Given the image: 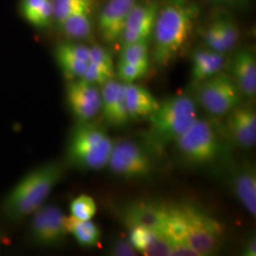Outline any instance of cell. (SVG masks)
<instances>
[{
  "mask_svg": "<svg viewBox=\"0 0 256 256\" xmlns=\"http://www.w3.org/2000/svg\"><path fill=\"white\" fill-rule=\"evenodd\" d=\"M64 176V167L50 162L28 172L8 194L2 203L4 216L12 222L25 220L43 206Z\"/></svg>",
  "mask_w": 256,
  "mask_h": 256,
  "instance_id": "obj_3",
  "label": "cell"
},
{
  "mask_svg": "<svg viewBox=\"0 0 256 256\" xmlns=\"http://www.w3.org/2000/svg\"><path fill=\"white\" fill-rule=\"evenodd\" d=\"M22 14L34 27H48L54 19L52 0H23Z\"/></svg>",
  "mask_w": 256,
  "mask_h": 256,
  "instance_id": "obj_23",
  "label": "cell"
},
{
  "mask_svg": "<svg viewBox=\"0 0 256 256\" xmlns=\"http://www.w3.org/2000/svg\"><path fill=\"white\" fill-rule=\"evenodd\" d=\"M203 38H204V41L208 46V48L220 52V54H224L227 52L226 48L224 46V43L221 39V36H220V32H218L216 21L212 22L210 26L205 30Z\"/></svg>",
  "mask_w": 256,
  "mask_h": 256,
  "instance_id": "obj_31",
  "label": "cell"
},
{
  "mask_svg": "<svg viewBox=\"0 0 256 256\" xmlns=\"http://www.w3.org/2000/svg\"><path fill=\"white\" fill-rule=\"evenodd\" d=\"M66 229L82 247H95L101 240V230L92 220H81L72 216L66 218Z\"/></svg>",
  "mask_w": 256,
  "mask_h": 256,
  "instance_id": "obj_22",
  "label": "cell"
},
{
  "mask_svg": "<svg viewBox=\"0 0 256 256\" xmlns=\"http://www.w3.org/2000/svg\"><path fill=\"white\" fill-rule=\"evenodd\" d=\"M129 230V241L132 246L135 248L138 252L144 254L150 243L152 242L153 238L158 232V230L148 229L144 227H131Z\"/></svg>",
  "mask_w": 256,
  "mask_h": 256,
  "instance_id": "obj_27",
  "label": "cell"
},
{
  "mask_svg": "<svg viewBox=\"0 0 256 256\" xmlns=\"http://www.w3.org/2000/svg\"><path fill=\"white\" fill-rule=\"evenodd\" d=\"M72 216L81 220H92L97 212V205L92 196L81 194L70 203Z\"/></svg>",
  "mask_w": 256,
  "mask_h": 256,
  "instance_id": "obj_25",
  "label": "cell"
},
{
  "mask_svg": "<svg viewBox=\"0 0 256 256\" xmlns=\"http://www.w3.org/2000/svg\"><path fill=\"white\" fill-rule=\"evenodd\" d=\"M214 3H220V4H228V5H238L244 3L246 0H209Z\"/></svg>",
  "mask_w": 256,
  "mask_h": 256,
  "instance_id": "obj_36",
  "label": "cell"
},
{
  "mask_svg": "<svg viewBox=\"0 0 256 256\" xmlns=\"http://www.w3.org/2000/svg\"><path fill=\"white\" fill-rule=\"evenodd\" d=\"M126 82L111 79L101 86V111L112 126H124L130 120L126 102Z\"/></svg>",
  "mask_w": 256,
  "mask_h": 256,
  "instance_id": "obj_15",
  "label": "cell"
},
{
  "mask_svg": "<svg viewBox=\"0 0 256 256\" xmlns=\"http://www.w3.org/2000/svg\"><path fill=\"white\" fill-rule=\"evenodd\" d=\"M147 119L146 146L151 152L160 153L196 122V106L186 95L171 96L160 102L158 108Z\"/></svg>",
  "mask_w": 256,
  "mask_h": 256,
  "instance_id": "obj_4",
  "label": "cell"
},
{
  "mask_svg": "<svg viewBox=\"0 0 256 256\" xmlns=\"http://www.w3.org/2000/svg\"><path fill=\"white\" fill-rule=\"evenodd\" d=\"M126 102L130 119L148 118L160 104L153 94L144 86L126 82Z\"/></svg>",
  "mask_w": 256,
  "mask_h": 256,
  "instance_id": "obj_19",
  "label": "cell"
},
{
  "mask_svg": "<svg viewBox=\"0 0 256 256\" xmlns=\"http://www.w3.org/2000/svg\"><path fill=\"white\" fill-rule=\"evenodd\" d=\"M224 54L210 48H198L192 54V77L196 82H202L220 72L225 63Z\"/></svg>",
  "mask_w": 256,
  "mask_h": 256,
  "instance_id": "obj_20",
  "label": "cell"
},
{
  "mask_svg": "<svg viewBox=\"0 0 256 256\" xmlns=\"http://www.w3.org/2000/svg\"><path fill=\"white\" fill-rule=\"evenodd\" d=\"M136 0H108L102 10L98 27L102 38L106 43L120 40L130 12Z\"/></svg>",
  "mask_w": 256,
  "mask_h": 256,
  "instance_id": "obj_14",
  "label": "cell"
},
{
  "mask_svg": "<svg viewBox=\"0 0 256 256\" xmlns=\"http://www.w3.org/2000/svg\"><path fill=\"white\" fill-rule=\"evenodd\" d=\"M200 10L191 0H168L158 9L153 30L156 63L165 66L180 52L192 36Z\"/></svg>",
  "mask_w": 256,
  "mask_h": 256,
  "instance_id": "obj_2",
  "label": "cell"
},
{
  "mask_svg": "<svg viewBox=\"0 0 256 256\" xmlns=\"http://www.w3.org/2000/svg\"><path fill=\"white\" fill-rule=\"evenodd\" d=\"M110 256H136L138 252L132 246L129 240L126 239H116L110 244L108 250Z\"/></svg>",
  "mask_w": 256,
  "mask_h": 256,
  "instance_id": "obj_32",
  "label": "cell"
},
{
  "mask_svg": "<svg viewBox=\"0 0 256 256\" xmlns=\"http://www.w3.org/2000/svg\"><path fill=\"white\" fill-rule=\"evenodd\" d=\"M113 144L104 128L92 122H78L68 138L66 160L80 170H101L108 164Z\"/></svg>",
  "mask_w": 256,
  "mask_h": 256,
  "instance_id": "obj_5",
  "label": "cell"
},
{
  "mask_svg": "<svg viewBox=\"0 0 256 256\" xmlns=\"http://www.w3.org/2000/svg\"><path fill=\"white\" fill-rule=\"evenodd\" d=\"M55 59L68 79H82L90 63V48L74 42L61 43L55 48Z\"/></svg>",
  "mask_w": 256,
  "mask_h": 256,
  "instance_id": "obj_16",
  "label": "cell"
},
{
  "mask_svg": "<svg viewBox=\"0 0 256 256\" xmlns=\"http://www.w3.org/2000/svg\"><path fill=\"white\" fill-rule=\"evenodd\" d=\"M115 75V70L110 68L104 64L90 61L86 72L82 79L92 84L102 86L111 79H114Z\"/></svg>",
  "mask_w": 256,
  "mask_h": 256,
  "instance_id": "obj_29",
  "label": "cell"
},
{
  "mask_svg": "<svg viewBox=\"0 0 256 256\" xmlns=\"http://www.w3.org/2000/svg\"><path fill=\"white\" fill-rule=\"evenodd\" d=\"M120 61L149 68L148 41H140L122 46Z\"/></svg>",
  "mask_w": 256,
  "mask_h": 256,
  "instance_id": "obj_24",
  "label": "cell"
},
{
  "mask_svg": "<svg viewBox=\"0 0 256 256\" xmlns=\"http://www.w3.org/2000/svg\"><path fill=\"white\" fill-rule=\"evenodd\" d=\"M226 129L236 146L248 149L256 146V113L254 108L238 104L228 113Z\"/></svg>",
  "mask_w": 256,
  "mask_h": 256,
  "instance_id": "obj_13",
  "label": "cell"
},
{
  "mask_svg": "<svg viewBox=\"0 0 256 256\" xmlns=\"http://www.w3.org/2000/svg\"><path fill=\"white\" fill-rule=\"evenodd\" d=\"M148 70L149 68L146 66L119 61L117 66V74L122 82H134L138 79H142L147 74Z\"/></svg>",
  "mask_w": 256,
  "mask_h": 256,
  "instance_id": "obj_30",
  "label": "cell"
},
{
  "mask_svg": "<svg viewBox=\"0 0 256 256\" xmlns=\"http://www.w3.org/2000/svg\"><path fill=\"white\" fill-rule=\"evenodd\" d=\"M90 62L98 63V64H104L110 68L115 70V66L113 62V58L104 48L95 45L90 48Z\"/></svg>",
  "mask_w": 256,
  "mask_h": 256,
  "instance_id": "obj_33",
  "label": "cell"
},
{
  "mask_svg": "<svg viewBox=\"0 0 256 256\" xmlns=\"http://www.w3.org/2000/svg\"><path fill=\"white\" fill-rule=\"evenodd\" d=\"M232 192L242 206L254 216L256 214V172L250 164L238 166L232 174Z\"/></svg>",
  "mask_w": 256,
  "mask_h": 256,
  "instance_id": "obj_18",
  "label": "cell"
},
{
  "mask_svg": "<svg viewBox=\"0 0 256 256\" xmlns=\"http://www.w3.org/2000/svg\"><path fill=\"white\" fill-rule=\"evenodd\" d=\"M164 234L182 241L200 256H214L222 245L225 229L220 220L188 202L166 203Z\"/></svg>",
  "mask_w": 256,
  "mask_h": 256,
  "instance_id": "obj_1",
  "label": "cell"
},
{
  "mask_svg": "<svg viewBox=\"0 0 256 256\" xmlns=\"http://www.w3.org/2000/svg\"><path fill=\"white\" fill-rule=\"evenodd\" d=\"M176 144L184 158L196 165L214 162L221 151L220 138L205 120H196Z\"/></svg>",
  "mask_w": 256,
  "mask_h": 256,
  "instance_id": "obj_6",
  "label": "cell"
},
{
  "mask_svg": "<svg viewBox=\"0 0 256 256\" xmlns=\"http://www.w3.org/2000/svg\"><path fill=\"white\" fill-rule=\"evenodd\" d=\"M92 7L88 4L75 10L60 25L63 32L74 40H84L90 36L92 32Z\"/></svg>",
  "mask_w": 256,
  "mask_h": 256,
  "instance_id": "obj_21",
  "label": "cell"
},
{
  "mask_svg": "<svg viewBox=\"0 0 256 256\" xmlns=\"http://www.w3.org/2000/svg\"><path fill=\"white\" fill-rule=\"evenodd\" d=\"M216 23L218 28L221 39L226 48V50L229 52L238 44L239 39L238 26L234 21L229 18L218 19L216 20Z\"/></svg>",
  "mask_w": 256,
  "mask_h": 256,
  "instance_id": "obj_28",
  "label": "cell"
},
{
  "mask_svg": "<svg viewBox=\"0 0 256 256\" xmlns=\"http://www.w3.org/2000/svg\"><path fill=\"white\" fill-rule=\"evenodd\" d=\"M108 165L114 174L126 180H146L154 171L146 148L128 140L114 142Z\"/></svg>",
  "mask_w": 256,
  "mask_h": 256,
  "instance_id": "obj_8",
  "label": "cell"
},
{
  "mask_svg": "<svg viewBox=\"0 0 256 256\" xmlns=\"http://www.w3.org/2000/svg\"><path fill=\"white\" fill-rule=\"evenodd\" d=\"M66 102L78 122H92L101 111V92L84 79L70 80L66 86Z\"/></svg>",
  "mask_w": 256,
  "mask_h": 256,
  "instance_id": "obj_10",
  "label": "cell"
},
{
  "mask_svg": "<svg viewBox=\"0 0 256 256\" xmlns=\"http://www.w3.org/2000/svg\"><path fill=\"white\" fill-rule=\"evenodd\" d=\"M92 3L93 0H52L54 19L60 26L75 10Z\"/></svg>",
  "mask_w": 256,
  "mask_h": 256,
  "instance_id": "obj_26",
  "label": "cell"
},
{
  "mask_svg": "<svg viewBox=\"0 0 256 256\" xmlns=\"http://www.w3.org/2000/svg\"><path fill=\"white\" fill-rule=\"evenodd\" d=\"M30 224V236L40 246L54 247L63 242L68 232L66 216L56 205L40 207L34 214Z\"/></svg>",
  "mask_w": 256,
  "mask_h": 256,
  "instance_id": "obj_9",
  "label": "cell"
},
{
  "mask_svg": "<svg viewBox=\"0 0 256 256\" xmlns=\"http://www.w3.org/2000/svg\"><path fill=\"white\" fill-rule=\"evenodd\" d=\"M232 78L242 96L252 98L256 93V55L250 48L238 50L230 62Z\"/></svg>",
  "mask_w": 256,
  "mask_h": 256,
  "instance_id": "obj_17",
  "label": "cell"
},
{
  "mask_svg": "<svg viewBox=\"0 0 256 256\" xmlns=\"http://www.w3.org/2000/svg\"><path fill=\"white\" fill-rule=\"evenodd\" d=\"M242 256H256V239L254 236H250L245 242V244L243 246V250H242Z\"/></svg>",
  "mask_w": 256,
  "mask_h": 256,
  "instance_id": "obj_35",
  "label": "cell"
},
{
  "mask_svg": "<svg viewBox=\"0 0 256 256\" xmlns=\"http://www.w3.org/2000/svg\"><path fill=\"white\" fill-rule=\"evenodd\" d=\"M241 93L228 74H218L198 82L196 99L202 108L212 116L227 115L241 102Z\"/></svg>",
  "mask_w": 256,
  "mask_h": 256,
  "instance_id": "obj_7",
  "label": "cell"
},
{
  "mask_svg": "<svg viewBox=\"0 0 256 256\" xmlns=\"http://www.w3.org/2000/svg\"><path fill=\"white\" fill-rule=\"evenodd\" d=\"M122 223L128 227H144L164 234L166 203L136 202L129 203L120 212Z\"/></svg>",
  "mask_w": 256,
  "mask_h": 256,
  "instance_id": "obj_12",
  "label": "cell"
},
{
  "mask_svg": "<svg viewBox=\"0 0 256 256\" xmlns=\"http://www.w3.org/2000/svg\"><path fill=\"white\" fill-rule=\"evenodd\" d=\"M168 238V236H167ZM169 238L171 246V256H200L192 247L182 241Z\"/></svg>",
  "mask_w": 256,
  "mask_h": 256,
  "instance_id": "obj_34",
  "label": "cell"
},
{
  "mask_svg": "<svg viewBox=\"0 0 256 256\" xmlns=\"http://www.w3.org/2000/svg\"><path fill=\"white\" fill-rule=\"evenodd\" d=\"M160 6L156 2L136 4L128 16L120 40L122 46L148 41L152 36Z\"/></svg>",
  "mask_w": 256,
  "mask_h": 256,
  "instance_id": "obj_11",
  "label": "cell"
}]
</instances>
